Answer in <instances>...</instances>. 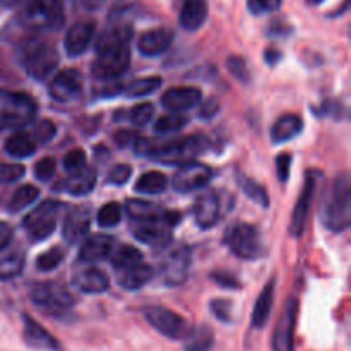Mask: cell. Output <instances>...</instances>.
I'll use <instances>...</instances> for the list:
<instances>
[{"label":"cell","mask_w":351,"mask_h":351,"mask_svg":"<svg viewBox=\"0 0 351 351\" xmlns=\"http://www.w3.org/2000/svg\"><path fill=\"white\" fill-rule=\"evenodd\" d=\"M12 237H14V232L12 228H10L9 223L0 221V252H2L10 242H12Z\"/></svg>","instance_id":"cell-55"},{"label":"cell","mask_w":351,"mask_h":351,"mask_svg":"<svg viewBox=\"0 0 351 351\" xmlns=\"http://www.w3.org/2000/svg\"><path fill=\"white\" fill-rule=\"evenodd\" d=\"M216 113H218V101L216 99H208L206 103H202L199 117H202V119H211Z\"/></svg>","instance_id":"cell-56"},{"label":"cell","mask_w":351,"mask_h":351,"mask_svg":"<svg viewBox=\"0 0 351 351\" xmlns=\"http://www.w3.org/2000/svg\"><path fill=\"white\" fill-rule=\"evenodd\" d=\"M194 218L197 226L208 230L213 228L215 225H218V221L221 219L223 215V204L221 197H219L218 192L215 191H206L195 199L194 202Z\"/></svg>","instance_id":"cell-16"},{"label":"cell","mask_w":351,"mask_h":351,"mask_svg":"<svg viewBox=\"0 0 351 351\" xmlns=\"http://www.w3.org/2000/svg\"><path fill=\"white\" fill-rule=\"evenodd\" d=\"M62 209V202L58 201H43L38 208L27 213L23 219V228L27 232L33 242H43L51 237L55 226H57V216Z\"/></svg>","instance_id":"cell-7"},{"label":"cell","mask_w":351,"mask_h":351,"mask_svg":"<svg viewBox=\"0 0 351 351\" xmlns=\"http://www.w3.org/2000/svg\"><path fill=\"white\" fill-rule=\"evenodd\" d=\"M209 308L215 314V317L221 322H232V304L225 298H216V300H211L209 304Z\"/></svg>","instance_id":"cell-49"},{"label":"cell","mask_w":351,"mask_h":351,"mask_svg":"<svg viewBox=\"0 0 351 351\" xmlns=\"http://www.w3.org/2000/svg\"><path fill=\"white\" fill-rule=\"evenodd\" d=\"M322 225L335 233H341L351 225V182L350 175L339 173L326 189L321 202Z\"/></svg>","instance_id":"cell-2"},{"label":"cell","mask_w":351,"mask_h":351,"mask_svg":"<svg viewBox=\"0 0 351 351\" xmlns=\"http://www.w3.org/2000/svg\"><path fill=\"white\" fill-rule=\"evenodd\" d=\"M211 280L215 283H218L219 287L230 288V290H239L240 288V280L232 273H226V271H213Z\"/></svg>","instance_id":"cell-51"},{"label":"cell","mask_w":351,"mask_h":351,"mask_svg":"<svg viewBox=\"0 0 351 351\" xmlns=\"http://www.w3.org/2000/svg\"><path fill=\"white\" fill-rule=\"evenodd\" d=\"M264 58H266V62L269 65H276L278 62H280L281 53L278 50H274V48H271V50H266V55H264Z\"/></svg>","instance_id":"cell-59"},{"label":"cell","mask_w":351,"mask_h":351,"mask_svg":"<svg viewBox=\"0 0 351 351\" xmlns=\"http://www.w3.org/2000/svg\"><path fill=\"white\" fill-rule=\"evenodd\" d=\"M134 237L139 242L146 245L154 247V249H165L171 243V228L165 221H149V223H137L134 228Z\"/></svg>","instance_id":"cell-21"},{"label":"cell","mask_w":351,"mask_h":351,"mask_svg":"<svg viewBox=\"0 0 351 351\" xmlns=\"http://www.w3.org/2000/svg\"><path fill=\"white\" fill-rule=\"evenodd\" d=\"M187 117L180 115V113H168V115H163L158 119V122L154 123V132L158 134H171L178 132V130L184 129L187 125Z\"/></svg>","instance_id":"cell-40"},{"label":"cell","mask_w":351,"mask_h":351,"mask_svg":"<svg viewBox=\"0 0 351 351\" xmlns=\"http://www.w3.org/2000/svg\"><path fill=\"white\" fill-rule=\"evenodd\" d=\"M89 226H91V209L88 206H77L65 216L62 237L65 242L74 245L84 239L86 233L89 232Z\"/></svg>","instance_id":"cell-18"},{"label":"cell","mask_w":351,"mask_h":351,"mask_svg":"<svg viewBox=\"0 0 351 351\" xmlns=\"http://www.w3.org/2000/svg\"><path fill=\"white\" fill-rule=\"evenodd\" d=\"M297 311L298 302L290 297L285 304L283 312L280 315L276 329L273 336V350L274 351H293V332L297 324Z\"/></svg>","instance_id":"cell-15"},{"label":"cell","mask_w":351,"mask_h":351,"mask_svg":"<svg viewBox=\"0 0 351 351\" xmlns=\"http://www.w3.org/2000/svg\"><path fill=\"white\" fill-rule=\"evenodd\" d=\"M72 283L82 293H105L110 288V280L103 271L96 267H86V269L75 271L72 276Z\"/></svg>","instance_id":"cell-24"},{"label":"cell","mask_w":351,"mask_h":351,"mask_svg":"<svg viewBox=\"0 0 351 351\" xmlns=\"http://www.w3.org/2000/svg\"><path fill=\"white\" fill-rule=\"evenodd\" d=\"M36 103L26 93L0 89V129H19L33 122Z\"/></svg>","instance_id":"cell-5"},{"label":"cell","mask_w":351,"mask_h":351,"mask_svg":"<svg viewBox=\"0 0 351 351\" xmlns=\"http://www.w3.org/2000/svg\"><path fill=\"white\" fill-rule=\"evenodd\" d=\"M213 170L204 163H197V161H191V163L182 165L173 175V189L180 194H189V192L199 191V189L206 187L211 182Z\"/></svg>","instance_id":"cell-13"},{"label":"cell","mask_w":351,"mask_h":351,"mask_svg":"<svg viewBox=\"0 0 351 351\" xmlns=\"http://www.w3.org/2000/svg\"><path fill=\"white\" fill-rule=\"evenodd\" d=\"M24 254L12 252L0 259V281H9L19 276L24 269Z\"/></svg>","instance_id":"cell-37"},{"label":"cell","mask_w":351,"mask_h":351,"mask_svg":"<svg viewBox=\"0 0 351 351\" xmlns=\"http://www.w3.org/2000/svg\"><path fill=\"white\" fill-rule=\"evenodd\" d=\"M225 245L228 247L230 252L243 261H256L264 256L266 247H264L263 237L257 232L256 226L249 223H237L228 232L225 233L223 239Z\"/></svg>","instance_id":"cell-6"},{"label":"cell","mask_w":351,"mask_h":351,"mask_svg":"<svg viewBox=\"0 0 351 351\" xmlns=\"http://www.w3.org/2000/svg\"><path fill=\"white\" fill-rule=\"evenodd\" d=\"M322 178V173L317 170H308L305 175V184L300 192V197L297 199L293 208V215H291L290 221V233L291 237H300L304 233L305 225H307L308 213L312 208V199H314L315 189H317L319 180Z\"/></svg>","instance_id":"cell-11"},{"label":"cell","mask_w":351,"mask_h":351,"mask_svg":"<svg viewBox=\"0 0 351 351\" xmlns=\"http://www.w3.org/2000/svg\"><path fill=\"white\" fill-rule=\"evenodd\" d=\"M82 88H84V77L81 72L75 69H65L51 79L48 91L55 101L69 103L81 96Z\"/></svg>","instance_id":"cell-14"},{"label":"cell","mask_w":351,"mask_h":351,"mask_svg":"<svg viewBox=\"0 0 351 351\" xmlns=\"http://www.w3.org/2000/svg\"><path fill=\"white\" fill-rule=\"evenodd\" d=\"M191 249L187 245H177L168 250L161 263V281L167 287H180L187 281L189 267H191Z\"/></svg>","instance_id":"cell-10"},{"label":"cell","mask_w":351,"mask_h":351,"mask_svg":"<svg viewBox=\"0 0 351 351\" xmlns=\"http://www.w3.org/2000/svg\"><path fill=\"white\" fill-rule=\"evenodd\" d=\"M86 167V153L82 149H72L65 154L64 158V168L69 173H75V171L82 170Z\"/></svg>","instance_id":"cell-47"},{"label":"cell","mask_w":351,"mask_h":351,"mask_svg":"<svg viewBox=\"0 0 351 351\" xmlns=\"http://www.w3.org/2000/svg\"><path fill=\"white\" fill-rule=\"evenodd\" d=\"M3 149L9 156L17 158V160H24V158L33 156L36 151V144H34L33 137L26 132H16L5 141Z\"/></svg>","instance_id":"cell-32"},{"label":"cell","mask_w":351,"mask_h":351,"mask_svg":"<svg viewBox=\"0 0 351 351\" xmlns=\"http://www.w3.org/2000/svg\"><path fill=\"white\" fill-rule=\"evenodd\" d=\"M24 321V341L27 346L34 350H47V351H58V341L43 328V326L38 324L34 319H31L29 315H23Z\"/></svg>","instance_id":"cell-23"},{"label":"cell","mask_w":351,"mask_h":351,"mask_svg":"<svg viewBox=\"0 0 351 351\" xmlns=\"http://www.w3.org/2000/svg\"><path fill=\"white\" fill-rule=\"evenodd\" d=\"M57 134V127L51 120H40L33 127V141L34 144H48Z\"/></svg>","instance_id":"cell-43"},{"label":"cell","mask_w":351,"mask_h":351,"mask_svg":"<svg viewBox=\"0 0 351 351\" xmlns=\"http://www.w3.org/2000/svg\"><path fill=\"white\" fill-rule=\"evenodd\" d=\"M290 167H291V154L283 153L276 158V170L280 182H287L290 177Z\"/></svg>","instance_id":"cell-54"},{"label":"cell","mask_w":351,"mask_h":351,"mask_svg":"<svg viewBox=\"0 0 351 351\" xmlns=\"http://www.w3.org/2000/svg\"><path fill=\"white\" fill-rule=\"evenodd\" d=\"M125 209L130 218L137 223L165 221V216H167V211L161 209L158 204L149 201H141V199H130V201H127Z\"/></svg>","instance_id":"cell-28"},{"label":"cell","mask_w":351,"mask_h":351,"mask_svg":"<svg viewBox=\"0 0 351 351\" xmlns=\"http://www.w3.org/2000/svg\"><path fill=\"white\" fill-rule=\"evenodd\" d=\"M62 261H64V250L53 247V249L47 250V252L38 257L36 267L40 271H53L60 266Z\"/></svg>","instance_id":"cell-42"},{"label":"cell","mask_w":351,"mask_h":351,"mask_svg":"<svg viewBox=\"0 0 351 351\" xmlns=\"http://www.w3.org/2000/svg\"><path fill=\"white\" fill-rule=\"evenodd\" d=\"M237 184H239V187L242 189V192L250 199V201H254L256 204H259L261 208L264 209L269 208V195L264 191L263 185L250 180L247 175L240 173V171H237Z\"/></svg>","instance_id":"cell-34"},{"label":"cell","mask_w":351,"mask_h":351,"mask_svg":"<svg viewBox=\"0 0 351 351\" xmlns=\"http://www.w3.org/2000/svg\"><path fill=\"white\" fill-rule=\"evenodd\" d=\"M19 21L33 31H58L65 23L60 0H26L21 7Z\"/></svg>","instance_id":"cell-4"},{"label":"cell","mask_w":351,"mask_h":351,"mask_svg":"<svg viewBox=\"0 0 351 351\" xmlns=\"http://www.w3.org/2000/svg\"><path fill=\"white\" fill-rule=\"evenodd\" d=\"M308 2H311V3H319V2H322V0H308Z\"/></svg>","instance_id":"cell-61"},{"label":"cell","mask_w":351,"mask_h":351,"mask_svg":"<svg viewBox=\"0 0 351 351\" xmlns=\"http://www.w3.org/2000/svg\"><path fill=\"white\" fill-rule=\"evenodd\" d=\"M38 195H40V191H38L34 185H31V184L23 185V187L17 189V191L12 194V197H10L9 211L10 213L23 211L26 206H29L31 202L36 201Z\"/></svg>","instance_id":"cell-38"},{"label":"cell","mask_w":351,"mask_h":351,"mask_svg":"<svg viewBox=\"0 0 351 351\" xmlns=\"http://www.w3.org/2000/svg\"><path fill=\"white\" fill-rule=\"evenodd\" d=\"M130 175H132V168H130L129 165H117V167L108 173V184L112 185L127 184Z\"/></svg>","instance_id":"cell-52"},{"label":"cell","mask_w":351,"mask_h":351,"mask_svg":"<svg viewBox=\"0 0 351 351\" xmlns=\"http://www.w3.org/2000/svg\"><path fill=\"white\" fill-rule=\"evenodd\" d=\"M132 36V24L123 23V21H112V24L96 40V53H103V51L113 50V48L129 47Z\"/></svg>","instance_id":"cell-19"},{"label":"cell","mask_w":351,"mask_h":351,"mask_svg":"<svg viewBox=\"0 0 351 351\" xmlns=\"http://www.w3.org/2000/svg\"><path fill=\"white\" fill-rule=\"evenodd\" d=\"M215 345V335L208 326L192 329L185 338V351H209Z\"/></svg>","instance_id":"cell-36"},{"label":"cell","mask_w":351,"mask_h":351,"mask_svg":"<svg viewBox=\"0 0 351 351\" xmlns=\"http://www.w3.org/2000/svg\"><path fill=\"white\" fill-rule=\"evenodd\" d=\"M273 302H274V280H271L269 283H266L264 290L261 291V295L257 297L256 305H254L252 311V328L263 329L264 326L269 321L271 311H273Z\"/></svg>","instance_id":"cell-31"},{"label":"cell","mask_w":351,"mask_h":351,"mask_svg":"<svg viewBox=\"0 0 351 351\" xmlns=\"http://www.w3.org/2000/svg\"><path fill=\"white\" fill-rule=\"evenodd\" d=\"M55 170H57V161H55V158H41L34 165V177L41 182H48L55 175Z\"/></svg>","instance_id":"cell-46"},{"label":"cell","mask_w":351,"mask_h":351,"mask_svg":"<svg viewBox=\"0 0 351 351\" xmlns=\"http://www.w3.org/2000/svg\"><path fill=\"white\" fill-rule=\"evenodd\" d=\"M208 19V2L206 0H182L178 21L185 31L201 29Z\"/></svg>","instance_id":"cell-26"},{"label":"cell","mask_w":351,"mask_h":351,"mask_svg":"<svg viewBox=\"0 0 351 351\" xmlns=\"http://www.w3.org/2000/svg\"><path fill=\"white\" fill-rule=\"evenodd\" d=\"M168 187V180L161 171H146L139 177L134 189L139 194H160Z\"/></svg>","instance_id":"cell-35"},{"label":"cell","mask_w":351,"mask_h":351,"mask_svg":"<svg viewBox=\"0 0 351 351\" xmlns=\"http://www.w3.org/2000/svg\"><path fill=\"white\" fill-rule=\"evenodd\" d=\"M137 139H139V134L134 132V130H119V132L113 136V141L119 147H130L136 146Z\"/></svg>","instance_id":"cell-53"},{"label":"cell","mask_w":351,"mask_h":351,"mask_svg":"<svg viewBox=\"0 0 351 351\" xmlns=\"http://www.w3.org/2000/svg\"><path fill=\"white\" fill-rule=\"evenodd\" d=\"M96 180H98V175H96L95 168L84 167L82 170L71 173V177L60 182L58 187L62 189V192H67L75 197H82V195L91 194L93 189L96 187Z\"/></svg>","instance_id":"cell-25"},{"label":"cell","mask_w":351,"mask_h":351,"mask_svg":"<svg viewBox=\"0 0 351 351\" xmlns=\"http://www.w3.org/2000/svg\"><path fill=\"white\" fill-rule=\"evenodd\" d=\"M120 216H122V211H120V206L117 202H108V204L103 206L98 211V225L101 228H113L120 223Z\"/></svg>","instance_id":"cell-41"},{"label":"cell","mask_w":351,"mask_h":351,"mask_svg":"<svg viewBox=\"0 0 351 351\" xmlns=\"http://www.w3.org/2000/svg\"><path fill=\"white\" fill-rule=\"evenodd\" d=\"M130 64L129 47L113 48L103 53H98L96 60L93 62V75L99 81H113L120 74L127 71Z\"/></svg>","instance_id":"cell-12"},{"label":"cell","mask_w":351,"mask_h":351,"mask_svg":"<svg viewBox=\"0 0 351 351\" xmlns=\"http://www.w3.org/2000/svg\"><path fill=\"white\" fill-rule=\"evenodd\" d=\"M226 65H228V71L232 72V75H235L240 82H245L247 84L250 81L249 65H247V62L242 57L232 55V57L226 58Z\"/></svg>","instance_id":"cell-44"},{"label":"cell","mask_w":351,"mask_h":351,"mask_svg":"<svg viewBox=\"0 0 351 351\" xmlns=\"http://www.w3.org/2000/svg\"><path fill=\"white\" fill-rule=\"evenodd\" d=\"M209 147V141L204 136H191L175 141L137 139L136 149L141 156H147L163 165H185L204 153Z\"/></svg>","instance_id":"cell-1"},{"label":"cell","mask_w":351,"mask_h":351,"mask_svg":"<svg viewBox=\"0 0 351 351\" xmlns=\"http://www.w3.org/2000/svg\"><path fill=\"white\" fill-rule=\"evenodd\" d=\"M247 7L254 16H263V14H269L280 9L281 0H249Z\"/></svg>","instance_id":"cell-48"},{"label":"cell","mask_w":351,"mask_h":351,"mask_svg":"<svg viewBox=\"0 0 351 351\" xmlns=\"http://www.w3.org/2000/svg\"><path fill=\"white\" fill-rule=\"evenodd\" d=\"M106 2H108V0H81L82 7H84L86 10H91V12L101 9Z\"/></svg>","instance_id":"cell-58"},{"label":"cell","mask_w":351,"mask_h":351,"mask_svg":"<svg viewBox=\"0 0 351 351\" xmlns=\"http://www.w3.org/2000/svg\"><path fill=\"white\" fill-rule=\"evenodd\" d=\"M113 245H115L113 237L103 235V233L93 235L91 239L82 243L81 250H79V259L82 263H98V261H103L110 256Z\"/></svg>","instance_id":"cell-27"},{"label":"cell","mask_w":351,"mask_h":351,"mask_svg":"<svg viewBox=\"0 0 351 351\" xmlns=\"http://www.w3.org/2000/svg\"><path fill=\"white\" fill-rule=\"evenodd\" d=\"M302 129H304V122H302L300 117L287 113L274 122L273 129H271V141L274 144L288 143L293 137H297L302 132Z\"/></svg>","instance_id":"cell-29"},{"label":"cell","mask_w":351,"mask_h":351,"mask_svg":"<svg viewBox=\"0 0 351 351\" xmlns=\"http://www.w3.org/2000/svg\"><path fill=\"white\" fill-rule=\"evenodd\" d=\"M143 315L160 335L167 336L170 339H185L192 331L187 319H184L177 312L170 311L167 307H160V305L144 307Z\"/></svg>","instance_id":"cell-9"},{"label":"cell","mask_w":351,"mask_h":351,"mask_svg":"<svg viewBox=\"0 0 351 351\" xmlns=\"http://www.w3.org/2000/svg\"><path fill=\"white\" fill-rule=\"evenodd\" d=\"M161 82H163V79L158 77V75L137 79V81H134L132 84L127 86V88L123 89V93H125L127 96H130V98H141V96L151 95V93L156 91V89L161 86Z\"/></svg>","instance_id":"cell-39"},{"label":"cell","mask_w":351,"mask_h":351,"mask_svg":"<svg viewBox=\"0 0 351 351\" xmlns=\"http://www.w3.org/2000/svg\"><path fill=\"white\" fill-rule=\"evenodd\" d=\"M154 115V106L151 103H141V105L134 106L129 113L130 122L136 123V125H146Z\"/></svg>","instance_id":"cell-45"},{"label":"cell","mask_w":351,"mask_h":351,"mask_svg":"<svg viewBox=\"0 0 351 351\" xmlns=\"http://www.w3.org/2000/svg\"><path fill=\"white\" fill-rule=\"evenodd\" d=\"M202 99V93L194 86H178V88L168 89L161 98V105L171 113L185 112L197 106Z\"/></svg>","instance_id":"cell-20"},{"label":"cell","mask_w":351,"mask_h":351,"mask_svg":"<svg viewBox=\"0 0 351 351\" xmlns=\"http://www.w3.org/2000/svg\"><path fill=\"white\" fill-rule=\"evenodd\" d=\"M19 57L24 71L36 81H45L60 60L57 48L38 38H31L21 45Z\"/></svg>","instance_id":"cell-3"},{"label":"cell","mask_w":351,"mask_h":351,"mask_svg":"<svg viewBox=\"0 0 351 351\" xmlns=\"http://www.w3.org/2000/svg\"><path fill=\"white\" fill-rule=\"evenodd\" d=\"M154 278V269L147 264H137V266L129 267V269L120 271L119 274V285L123 288V290H141L144 285L149 283L151 280Z\"/></svg>","instance_id":"cell-30"},{"label":"cell","mask_w":351,"mask_h":351,"mask_svg":"<svg viewBox=\"0 0 351 351\" xmlns=\"http://www.w3.org/2000/svg\"><path fill=\"white\" fill-rule=\"evenodd\" d=\"M339 110H345L341 105H339V103H336V101L335 103H324L319 115H329V113H332V117H335V119H339Z\"/></svg>","instance_id":"cell-57"},{"label":"cell","mask_w":351,"mask_h":351,"mask_svg":"<svg viewBox=\"0 0 351 351\" xmlns=\"http://www.w3.org/2000/svg\"><path fill=\"white\" fill-rule=\"evenodd\" d=\"M26 168L23 165H0V182L2 184H12L24 177Z\"/></svg>","instance_id":"cell-50"},{"label":"cell","mask_w":351,"mask_h":351,"mask_svg":"<svg viewBox=\"0 0 351 351\" xmlns=\"http://www.w3.org/2000/svg\"><path fill=\"white\" fill-rule=\"evenodd\" d=\"M96 33V23L95 21H77L69 27L67 34H65V51L69 57H79L84 53L91 45L93 38Z\"/></svg>","instance_id":"cell-17"},{"label":"cell","mask_w":351,"mask_h":351,"mask_svg":"<svg viewBox=\"0 0 351 351\" xmlns=\"http://www.w3.org/2000/svg\"><path fill=\"white\" fill-rule=\"evenodd\" d=\"M31 300L36 307L43 308L51 315L67 314L75 305V298L72 297L71 291L55 281L34 285L31 290Z\"/></svg>","instance_id":"cell-8"},{"label":"cell","mask_w":351,"mask_h":351,"mask_svg":"<svg viewBox=\"0 0 351 351\" xmlns=\"http://www.w3.org/2000/svg\"><path fill=\"white\" fill-rule=\"evenodd\" d=\"M108 257L112 266L119 271L137 266V264H141V261H143V254H141V250L132 245H125V243H122V245L119 247H113Z\"/></svg>","instance_id":"cell-33"},{"label":"cell","mask_w":351,"mask_h":351,"mask_svg":"<svg viewBox=\"0 0 351 351\" xmlns=\"http://www.w3.org/2000/svg\"><path fill=\"white\" fill-rule=\"evenodd\" d=\"M26 0H0V5L2 7H23V3Z\"/></svg>","instance_id":"cell-60"},{"label":"cell","mask_w":351,"mask_h":351,"mask_svg":"<svg viewBox=\"0 0 351 351\" xmlns=\"http://www.w3.org/2000/svg\"><path fill=\"white\" fill-rule=\"evenodd\" d=\"M173 41V31L170 27H156L149 29L141 36L137 48L144 57H158L170 48Z\"/></svg>","instance_id":"cell-22"}]
</instances>
